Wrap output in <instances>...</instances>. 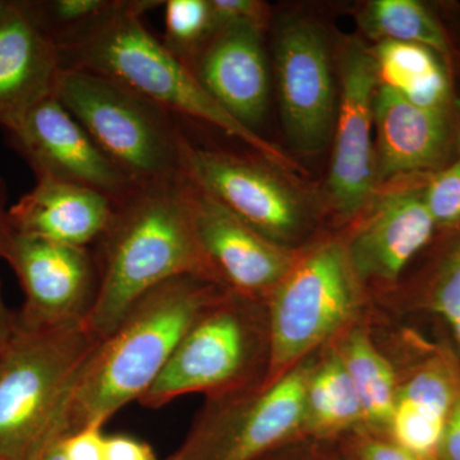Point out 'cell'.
Wrapping results in <instances>:
<instances>
[{
  "instance_id": "obj_1",
  "label": "cell",
  "mask_w": 460,
  "mask_h": 460,
  "mask_svg": "<svg viewBox=\"0 0 460 460\" xmlns=\"http://www.w3.org/2000/svg\"><path fill=\"white\" fill-rule=\"evenodd\" d=\"M217 281L181 275L140 296L90 354L53 438L102 425L137 401L164 370L192 323L224 295Z\"/></svg>"
},
{
  "instance_id": "obj_2",
  "label": "cell",
  "mask_w": 460,
  "mask_h": 460,
  "mask_svg": "<svg viewBox=\"0 0 460 460\" xmlns=\"http://www.w3.org/2000/svg\"><path fill=\"white\" fill-rule=\"evenodd\" d=\"M91 251L99 289L86 323L99 341L114 332L140 296L166 280L198 275L219 283L199 246L184 178L140 187L115 204Z\"/></svg>"
},
{
  "instance_id": "obj_3",
  "label": "cell",
  "mask_w": 460,
  "mask_h": 460,
  "mask_svg": "<svg viewBox=\"0 0 460 460\" xmlns=\"http://www.w3.org/2000/svg\"><path fill=\"white\" fill-rule=\"evenodd\" d=\"M164 2L115 0L113 7L57 41L62 68H80L113 78L169 113L195 118L238 138L272 166L295 171L279 147L232 117L166 49L142 16Z\"/></svg>"
},
{
  "instance_id": "obj_4",
  "label": "cell",
  "mask_w": 460,
  "mask_h": 460,
  "mask_svg": "<svg viewBox=\"0 0 460 460\" xmlns=\"http://www.w3.org/2000/svg\"><path fill=\"white\" fill-rule=\"evenodd\" d=\"M86 323L16 328L0 349V460H31L56 434L99 344Z\"/></svg>"
},
{
  "instance_id": "obj_5",
  "label": "cell",
  "mask_w": 460,
  "mask_h": 460,
  "mask_svg": "<svg viewBox=\"0 0 460 460\" xmlns=\"http://www.w3.org/2000/svg\"><path fill=\"white\" fill-rule=\"evenodd\" d=\"M54 96L137 187L183 180L184 136L174 115L113 78L62 68Z\"/></svg>"
},
{
  "instance_id": "obj_6",
  "label": "cell",
  "mask_w": 460,
  "mask_h": 460,
  "mask_svg": "<svg viewBox=\"0 0 460 460\" xmlns=\"http://www.w3.org/2000/svg\"><path fill=\"white\" fill-rule=\"evenodd\" d=\"M354 307L353 269L341 244H325L296 262L271 290L265 385L338 332Z\"/></svg>"
},
{
  "instance_id": "obj_7",
  "label": "cell",
  "mask_w": 460,
  "mask_h": 460,
  "mask_svg": "<svg viewBox=\"0 0 460 460\" xmlns=\"http://www.w3.org/2000/svg\"><path fill=\"white\" fill-rule=\"evenodd\" d=\"M248 296L224 293L199 314L186 332L164 370L138 399L157 410L190 393L222 396L242 392L256 356Z\"/></svg>"
},
{
  "instance_id": "obj_8",
  "label": "cell",
  "mask_w": 460,
  "mask_h": 460,
  "mask_svg": "<svg viewBox=\"0 0 460 460\" xmlns=\"http://www.w3.org/2000/svg\"><path fill=\"white\" fill-rule=\"evenodd\" d=\"M310 368H293L257 392L217 396L169 460H256L305 420Z\"/></svg>"
},
{
  "instance_id": "obj_9",
  "label": "cell",
  "mask_w": 460,
  "mask_h": 460,
  "mask_svg": "<svg viewBox=\"0 0 460 460\" xmlns=\"http://www.w3.org/2000/svg\"><path fill=\"white\" fill-rule=\"evenodd\" d=\"M3 260L16 274L25 296L17 323L56 328L86 323L99 289L90 248L66 246L9 232Z\"/></svg>"
},
{
  "instance_id": "obj_10",
  "label": "cell",
  "mask_w": 460,
  "mask_h": 460,
  "mask_svg": "<svg viewBox=\"0 0 460 460\" xmlns=\"http://www.w3.org/2000/svg\"><path fill=\"white\" fill-rule=\"evenodd\" d=\"M183 175L235 217L284 246L304 226V205L274 169L255 160L196 147L184 138Z\"/></svg>"
},
{
  "instance_id": "obj_11",
  "label": "cell",
  "mask_w": 460,
  "mask_h": 460,
  "mask_svg": "<svg viewBox=\"0 0 460 460\" xmlns=\"http://www.w3.org/2000/svg\"><path fill=\"white\" fill-rule=\"evenodd\" d=\"M9 145L38 178L66 181L124 201L140 187L102 153L56 96L44 100L9 129Z\"/></svg>"
},
{
  "instance_id": "obj_12",
  "label": "cell",
  "mask_w": 460,
  "mask_h": 460,
  "mask_svg": "<svg viewBox=\"0 0 460 460\" xmlns=\"http://www.w3.org/2000/svg\"><path fill=\"white\" fill-rule=\"evenodd\" d=\"M275 66L281 119L290 144L302 153H320L334 122V84L323 30L305 20L281 27Z\"/></svg>"
},
{
  "instance_id": "obj_13",
  "label": "cell",
  "mask_w": 460,
  "mask_h": 460,
  "mask_svg": "<svg viewBox=\"0 0 460 460\" xmlns=\"http://www.w3.org/2000/svg\"><path fill=\"white\" fill-rule=\"evenodd\" d=\"M341 80L328 195L339 214L352 217L367 205L377 183L372 128L375 93L380 81L372 51L350 44L341 56Z\"/></svg>"
},
{
  "instance_id": "obj_14",
  "label": "cell",
  "mask_w": 460,
  "mask_h": 460,
  "mask_svg": "<svg viewBox=\"0 0 460 460\" xmlns=\"http://www.w3.org/2000/svg\"><path fill=\"white\" fill-rule=\"evenodd\" d=\"M184 180L199 246L219 283L248 298L271 292L295 265L292 255Z\"/></svg>"
},
{
  "instance_id": "obj_15",
  "label": "cell",
  "mask_w": 460,
  "mask_h": 460,
  "mask_svg": "<svg viewBox=\"0 0 460 460\" xmlns=\"http://www.w3.org/2000/svg\"><path fill=\"white\" fill-rule=\"evenodd\" d=\"M186 66L220 107L255 131L270 99L261 27L248 23L217 27Z\"/></svg>"
},
{
  "instance_id": "obj_16",
  "label": "cell",
  "mask_w": 460,
  "mask_h": 460,
  "mask_svg": "<svg viewBox=\"0 0 460 460\" xmlns=\"http://www.w3.org/2000/svg\"><path fill=\"white\" fill-rule=\"evenodd\" d=\"M62 71L59 48L33 16L27 0L0 9V126L9 131L54 96Z\"/></svg>"
},
{
  "instance_id": "obj_17",
  "label": "cell",
  "mask_w": 460,
  "mask_h": 460,
  "mask_svg": "<svg viewBox=\"0 0 460 460\" xmlns=\"http://www.w3.org/2000/svg\"><path fill=\"white\" fill-rule=\"evenodd\" d=\"M436 223L423 187H408L377 199L350 241L348 259L363 279L395 280L429 243Z\"/></svg>"
},
{
  "instance_id": "obj_18",
  "label": "cell",
  "mask_w": 460,
  "mask_h": 460,
  "mask_svg": "<svg viewBox=\"0 0 460 460\" xmlns=\"http://www.w3.org/2000/svg\"><path fill=\"white\" fill-rule=\"evenodd\" d=\"M115 202L98 190L38 178L8 208L12 232L66 246L90 248L107 229Z\"/></svg>"
},
{
  "instance_id": "obj_19",
  "label": "cell",
  "mask_w": 460,
  "mask_h": 460,
  "mask_svg": "<svg viewBox=\"0 0 460 460\" xmlns=\"http://www.w3.org/2000/svg\"><path fill=\"white\" fill-rule=\"evenodd\" d=\"M374 124L377 181L432 168L449 146L447 109L417 107L384 84L375 93Z\"/></svg>"
},
{
  "instance_id": "obj_20",
  "label": "cell",
  "mask_w": 460,
  "mask_h": 460,
  "mask_svg": "<svg viewBox=\"0 0 460 460\" xmlns=\"http://www.w3.org/2000/svg\"><path fill=\"white\" fill-rule=\"evenodd\" d=\"M459 393L452 374L443 365L417 372L396 392L389 420L395 444L425 460L438 453Z\"/></svg>"
},
{
  "instance_id": "obj_21",
  "label": "cell",
  "mask_w": 460,
  "mask_h": 460,
  "mask_svg": "<svg viewBox=\"0 0 460 460\" xmlns=\"http://www.w3.org/2000/svg\"><path fill=\"white\" fill-rule=\"evenodd\" d=\"M372 56L380 84L417 107L447 109L450 81L436 51L408 42L381 41Z\"/></svg>"
},
{
  "instance_id": "obj_22",
  "label": "cell",
  "mask_w": 460,
  "mask_h": 460,
  "mask_svg": "<svg viewBox=\"0 0 460 460\" xmlns=\"http://www.w3.org/2000/svg\"><path fill=\"white\" fill-rule=\"evenodd\" d=\"M365 420L361 401L341 354H332L311 372L305 393V420L314 431L332 432Z\"/></svg>"
},
{
  "instance_id": "obj_23",
  "label": "cell",
  "mask_w": 460,
  "mask_h": 460,
  "mask_svg": "<svg viewBox=\"0 0 460 460\" xmlns=\"http://www.w3.org/2000/svg\"><path fill=\"white\" fill-rule=\"evenodd\" d=\"M358 23L366 35L378 42H408L438 54L449 53L443 26L416 0H375L359 13Z\"/></svg>"
},
{
  "instance_id": "obj_24",
  "label": "cell",
  "mask_w": 460,
  "mask_h": 460,
  "mask_svg": "<svg viewBox=\"0 0 460 460\" xmlns=\"http://www.w3.org/2000/svg\"><path fill=\"white\" fill-rule=\"evenodd\" d=\"M341 358L361 401L365 420L389 423L398 389L394 371L385 357L365 332L356 330L347 339Z\"/></svg>"
},
{
  "instance_id": "obj_25",
  "label": "cell",
  "mask_w": 460,
  "mask_h": 460,
  "mask_svg": "<svg viewBox=\"0 0 460 460\" xmlns=\"http://www.w3.org/2000/svg\"><path fill=\"white\" fill-rule=\"evenodd\" d=\"M165 33L163 44L184 66L213 33L208 0L164 2Z\"/></svg>"
},
{
  "instance_id": "obj_26",
  "label": "cell",
  "mask_w": 460,
  "mask_h": 460,
  "mask_svg": "<svg viewBox=\"0 0 460 460\" xmlns=\"http://www.w3.org/2000/svg\"><path fill=\"white\" fill-rule=\"evenodd\" d=\"M33 16L54 41L86 26L113 7L115 0H27Z\"/></svg>"
},
{
  "instance_id": "obj_27",
  "label": "cell",
  "mask_w": 460,
  "mask_h": 460,
  "mask_svg": "<svg viewBox=\"0 0 460 460\" xmlns=\"http://www.w3.org/2000/svg\"><path fill=\"white\" fill-rule=\"evenodd\" d=\"M456 228L432 278L429 304L449 326L460 350V226Z\"/></svg>"
},
{
  "instance_id": "obj_28",
  "label": "cell",
  "mask_w": 460,
  "mask_h": 460,
  "mask_svg": "<svg viewBox=\"0 0 460 460\" xmlns=\"http://www.w3.org/2000/svg\"><path fill=\"white\" fill-rule=\"evenodd\" d=\"M423 195L436 226H460V156L429 178Z\"/></svg>"
},
{
  "instance_id": "obj_29",
  "label": "cell",
  "mask_w": 460,
  "mask_h": 460,
  "mask_svg": "<svg viewBox=\"0 0 460 460\" xmlns=\"http://www.w3.org/2000/svg\"><path fill=\"white\" fill-rule=\"evenodd\" d=\"M213 29L235 23L265 26L266 5L257 0H208ZM213 30V31H214Z\"/></svg>"
},
{
  "instance_id": "obj_30",
  "label": "cell",
  "mask_w": 460,
  "mask_h": 460,
  "mask_svg": "<svg viewBox=\"0 0 460 460\" xmlns=\"http://www.w3.org/2000/svg\"><path fill=\"white\" fill-rule=\"evenodd\" d=\"M107 438L102 425H91L58 440L68 460H105Z\"/></svg>"
},
{
  "instance_id": "obj_31",
  "label": "cell",
  "mask_w": 460,
  "mask_h": 460,
  "mask_svg": "<svg viewBox=\"0 0 460 460\" xmlns=\"http://www.w3.org/2000/svg\"><path fill=\"white\" fill-rule=\"evenodd\" d=\"M8 192L5 181L0 178V259L4 251L5 241H7L9 232L8 224ZM16 328V314H12L4 304L2 292H0V349L7 344L9 338L13 334Z\"/></svg>"
},
{
  "instance_id": "obj_32",
  "label": "cell",
  "mask_w": 460,
  "mask_h": 460,
  "mask_svg": "<svg viewBox=\"0 0 460 460\" xmlns=\"http://www.w3.org/2000/svg\"><path fill=\"white\" fill-rule=\"evenodd\" d=\"M105 460H156L148 445L129 436H108Z\"/></svg>"
},
{
  "instance_id": "obj_33",
  "label": "cell",
  "mask_w": 460,
  "mask_h": 460,
  "mask_svg": "<svg viewBox=\"0 0 460 460\" xmlns=\"http://www.w3.org/2000/svg\"><path fill=\"white\" fill-rule=\"evenodd\" d=\"M438 453L443 460H460V393L447 417Z\"/></svg>"
},
{
  "instance_id": "obj_34",
  "label": "cell",
  "mask_w": 460,
  "mask_h": 460,
  "mask_svg": "<svg viewBox=\"0 0 460 460\" xmlns=\"http://www.w3.org/2000/svg\"><path fill=\"white\" fill-rule=\"evenodd\" d=\"M362 460H425L396 444L371 440L362 445Z\"/></svg>"
},
{
  "instance_id": "obj_35",
  "label": "cell",
  "mask_w": 460,
  "mask_h": 460,
  "mask_svg": "<svg viewBox=\"0 0 460 460\" xmlns=\"http://www.w3.org/2000/svg\"><path fill=\"white\" fill-rule=\"evenodd\" d=\"M31 460H68L58 438L48 441Z\"/></svg>"
},
{
  "instance_id": "obj_36",
  "label": "cell",
  "mask_w": 460,
  "mask_h": 460,
  "mask_svg": "<svg viewBox=\"0 0 460 460\" xmlns=\"http://www.w3.org/2000/svg\"><path fill=\"white\" fill-rule=\"evenodd\" d=\"M3 4H4V0H0V9H2Z\"/></svg>"
}]
</instances>
